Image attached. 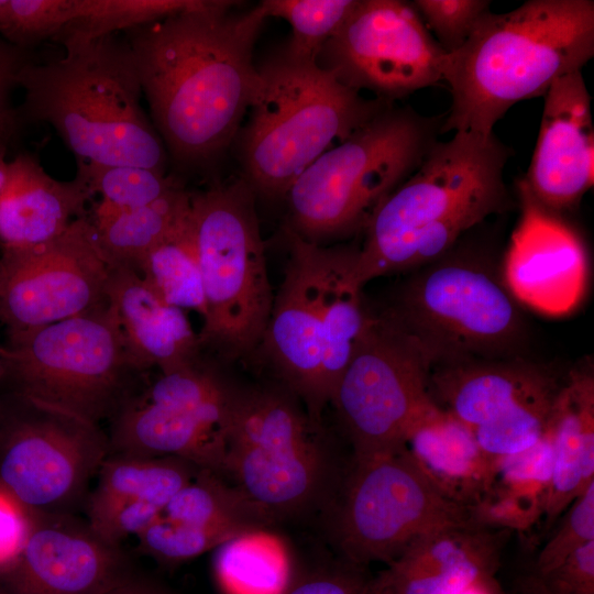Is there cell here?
Here are the masks:
<instances>
[{
  "label": "cell",
  "instance_id": "obj_1",
  "mask_svg": "<svg viewBox=\"0 0 594 594\" xmlns=\"http://www.w3.org/2000/svg\"><path fill=\"white\" fill-rule=\"evenodd\" d=\"M202 8L127 31L150 119L179 170L215 165L235 141L258 82L255 42L267 19L256 4Z\"/></svg>",
  "mask_w": 594,
  "mask_h": 594
},
{
  "label": "cell",
  "instance_id": "obj_2",
  "mask_svg": "<svg viewBox=\"0 0 594 594\" xmlns=\"http://www.w3.org/2000/svg\"><path fill=\"white\" fill-rule=\"evenodd\" d=\"M593 56L592 0H528L505 13L486 12L465 44L443 57L451 106L440 133L492 135L514 105L543 97Z\"/></svg>",
  "mask_w": 594,
  "mask_h": 594
},
{
  "label": "cell",
  "instance_id": "obj_3",
  "mask_svg": "<svg viewBox=\"0 0 594 594\" xmlns=\"http://www.w3.org/2000/svg\"><path fill=\"white\" fill-rule=\"evenodd\" d=\"M510 155L494 133L454 132L437 141L365 226L354 265L358 284L437 260L463 233L503 212Z\"/></svg>",
  "mask_w": 594,
  "mask_h": 594
},
{
  "label": "cell",
  "instance_id": "obj_4",
  "mask_svg": "<svg viewBox=\"0 0 594 594\" xmlns=\"http://www.w3.org/2000/svg\"><path fill=\"white\" fill-rule=\"evenodd\" d=\"M63 46L64 56L31 61L21 69L20 123L51 125L76 163L132 165L167 174L168 154L142 106L125 37L113 34Z\"/></svg>",
  "mask_w": 594,
  "mask_h": 594
},
{
  "label": "cell",
  "instance_id": "obj_5",
  "mask_svg": "<svg viewBox=\"0 0 594 594\" xmlns=\"http://www.w3.org/2000/svg\"><path fill=\"white\" fill-rule=\"evenodd\" d=\"M258 69V82L238 135L244 179L255 195L284 198L296 178L388 102L366 99L317 61L285 50Z\"/></svg>",
  "mask_w": 594,
  "mask_h": 594
},
{
  "label": "cell",
  "instance_id": "obj_6",
  "mask_svg": "<svg viewBox=\"0 0 594 594\" xmlns=\"http://www.w3.org/2000/svg\"><path fill=\"white\" fill-rule=\"evenodd\" d=\"M0 356L2 380L16 397L99 426L143 392L150 371L131 349L110 301L80 316L7 332Z\"/></svg>",
  "mask_w": 594,
  "mask_h": 594
},
{
  "label": "cell",
  "instance_id": "obj_7",
  "mask_svg": "<svg viewBox=\"0 0 594 594\" xmlns=\"http://www.w3.org/2000/svg\"><path fill=\"white\" fill-rule=\"evenodd\" d=\"M439 122L410 108L385 107L296 178L284 197L286 228L315 243L364 229L438 141Z\"/></svg>",
  "mask_w": 594,
  "mask_h": 594
},
{
  "label": "cell",
  "instance_id": "obj_8",
  "mask_svg": "<svg viewBox=\"0 0 594 594\" xmlns=\"http://www.w3.org/2000/svg\"><path fill=\"white\" fill-rule=\"evenodd\" d=\"M189 224L207 304L200 344L226 359L249 355L274 300L255 193L244 178L190 191Z\"/></svg>",
  "mask_w": 594,
  "mask_h": 594
},
{
  "label": "cell",
  "instance_id": "obj_9",
  "mask_svg": "<svg viewBox=\"0 0 594 594\" xmlns=\"http://www.w3.org/2000/svg\"><path fill=\"white\" fill-rule=\"evenodd\" d=\"M316 425L287 394L233 391L222 473L271 520L305 509L327 480Z\"/></svg>",
  "mask_w": 594,
  "mask_h": 594
},
{
  "label": "cell",
  "instance_id": "obj_10",
  "mask_svg": "<svg viewBox=\"0 0 594 594\" xmlns=\"http://www.w3.org/2000/svg\"><path fill=\"white\" fill-rule=\"evenodd\" d=\"M473 521L469 508L446 497L405 446L352 457L334 515V537L346 562L388 563L416 539Z\"/></svg>",
  "mask_w": 594,
  "mask_h": 594
},
{
  "label": "cell",
  "instance_id": "obj_11",
  "mask_svg": "<svg viewBox=\"0 0 594 594\" xmlns=\"http://www.w3.org/2000/svg\"><path fill=\"white\" fill-rule=\"evenodd\" d=\"M430 369L427 353L394 318L371 316L331 399L354 457L404 447L410 426L435 404Z\"/></svg>",
  "mask_w": 594,
  "mask_h": 594
},
{
  "label": "cell",
  "instance_id": "obj_12",
  "mask_svg": "<svg viewBox=\"0 0 594 594\" xmlns=\"http://www.w3.org/2000/svg\"><path fill=\"white\" fill-rule=\"evenodd\" d=\"M436 364L501 354L519 340L521 321L507 289L484 267L439 262L408 286L391 315Z\"/></svg>",
  "mask_w": 594,
  "mask_h": 594
},
{
  "label": "cell",
  "instance_id": "obj_13",
  "mask_svg": "<svg viewBox=\"0 0 594 594\" xmlns=\"http://www.w3.org/2000/svg\"><path fill=\"white\" fill-rule=\"evenodd\" d=\"M16 398L22 410L0 420V487L33 515H66L110 454L109 437L99 425Z\"/></svg>",
  "mask_w": 594,
  "mask_h": 594
},
{
  "label": "cell",
  "instance_id": "obj_14",
  "mask_svg": "<svg viewBox=\"0 0 594 594\" xmlns=\"http://www.w3.org/2000/svg\"><path fill=\"white\" fill-rule=\"evenodd\" d=\"M444 55L411 4L358 0L317 63L342 85L393 103L441 81Z\"/></svg>",
  "mask_w": 594,
  "mask_h": 594
},
{
  "label": "cell",
  "instance_id": "obj_15",
  "mask_svg": "<svg viewBox=\"0 0 594 594\" xmlns=\"http://www.w3.org/2000/svg\"><path fill=\"white\" fill-rule=\"evenodd\" d=\"M109 280L84 215L47 243L0 252V322L15 332L84 315L109 302Z\"/></svg>",
  "mask_w": 594,
  "mask_h": 594
},
{
  "label": "cell",
  "instance_id": "obj_16",
  "mask_svg": "<svg viewBox=\"0 0 594 594\" xmlns=\"http://www.w3.org/2000/svg\"><path fill=\"white\" fill-rule=\"evenodd\" d=\"M520 215L503 262L504 286L530 309L552 317L583 299L588 260L580 234L560 213L539 204L519 179Z\"/></svg>",
  "mask_w": 594,
  "mask_h": 594
},
{
  "label": "cell",
  "instance_id": "obj_17",
  "mask_svg": "<svg viewBox=\"0 0 594 594\" xmlns=\"http://www.w3.org/2000/svg\"><path fill=\"white\" fill-rule=\"evenodd\" d=\"M285 233L289 258L258 349L318 424L330 404L322 381L318 304L321 245L288 228Z\"/></svg>",
  "mask_w": 594,
  "mask_h": 594
},
{
  "label": "cell",
  "instance_id": "obj_18",
  "mask_svg": "<svg viewBox=\"0 0 594 594\" xmlns=\"http://www.w3.org/2000/svg\"><path fill=\"white\" fill-rule=\"evenodd\" d=\"M119 547L66 515H34L16 558L0 571V594H100L124 576Z\"/></svg>",
  "mask_w": 594,
  "mask_h": 594
},
{
  "label": "cell",
  "instance_id": "obj_19",
  "mask_svg": "<svg viewBox=\"0 0 594 594\" xmlns=\"http://www.w3.org/2000/svg\"><path fill=\"white\" fill-rule=\"evenodd\" d=\"M543 97L538 139L522 179L539 204L561 213L593 187L591 96L579 70L557 79Z\"/></svg>",
  "mask_w": 594,
  "mask_h": 594
},
{
  "label": "cell",
  "instance_id": "obj_20",
  "mask_svg": "<svg viewBox=\"0 0 594 594\" xmlns=\"http://www.w3.org/2000/svg\"><path fill=\"white\" fill-rule=\"evenodd\" d=\"M510 532L474 521L429 532L371 579V593L462 594L473 586L495 584Z\"/></svg>",
  "mask_w": 594,
  "mask_h": 594
},
{
  "label": "cell",
  "instance_id": "obj_21",
  "mask_svg": "<svg viewBox=\"0 0 594 594\" xmlns=\"http://www.w3.org/2000/svg\"><path fill=\"white\" fill-rule=\"evenodd\" d=\"M560 385L544 367L521 361L443 363L429 373L432 400L471 429L551 399Z\"/></svg>",
  "mask_w": 594,
  "mask_h": 594
},
{
  "label": "cell",
  "instance_id": "obj_22",
  "mask_svg": "<svg viewBox=\"0 0 594 594\" xmlns=\"http://www.w3.org/2000/svg\"><path fill=\"white\" fill-rule=\"evenodd\" d=\"M94 197L77 175L62 180L46 172L30 153L9 161L0 195V250L35 248L59 237Z\"/></svg>",
  "mask_w": 594,
  "mask_h": 594
},
{
  "label": "cell",
  "instance_id": "obj_23",
  "mask_svg": "<svg viewBox=\"0 0 594 594\" xmlns=\"http://www.w3.org/2000/svg\"><path fill=\"white\" fill-rule=\"evenodd\" d=\"M108 297L131 349L151 371L168 373L202 353L186 311L166 304L131 268H110Z\"/></svg>",
  "mask_w": 594,
  "mask_h": 594
},
{
  "label": "cell",
  "instance_id": "obj_24",
  "mask_svg": "<svg viewBox=\"0 0 594 594\" xmlns=\"http://www.w3.org/2000/svg\"><path fill=\"white\" fill-rule=\"evenodd\" d=\"M405 448L450 501L470 509L486 491L494 458L473 430L436 403L410 426Z\"/></svg>",
  "mask_w": 594,
  "mask_h": 594
},
{
  "label": "cell",
  "instance_id": "obj_25",
  "mask_svg": "<svg viewBox=\"0 0 594 594\" xmlns=\"http://www.w3.org/2000/svg\"><path fill=\"white\" fill-rule=\"evenodd\" d=\"M547 430L552 442V477L544 513L551 524L594 482V376L586 366L561 382Z\"/></svg>",
  "mask_w": 594,
  "mask_h": 594
},
{
  "label": "cell",
  "instance_id": "obj_26",
  "mask_svg": "<svg viewBox=\"0 0 594 594\" xmlns=\"http://www.w3.org/2000/svg\"><path fill=\"white\" fill-rule=\"evenodd\" d=\"M110 424V452L178 458L223 472L226 433L186 411L138 396Z\"/></svg>",
  "mask_w": 594,
  "mask_h": 594
},
{
  "label": "cell",
  "instance_id": "obj_27",
  "mask_svg": "<svg viewBox=\"0 0 594 594\" xmlns=\"http://www.w3.org/2000/svg\"><path fill=\"white\" fill-rule=\"evenodd\" d=\"M358 250L320 248L318 304L322 381L330 404L371 319L354 275Z\"/></svg>",
  "mask_w": 594,
  "mask_h": 594
},
{
  "label": "cell",
  "instance_id": "obj_28",
  "mask_svg": "<svg viewBox=\"0 0 594 594\" xmlns=\"http://www.w3.org/2000/svg\"><path fill=\"white\" fill-rule=\"evenodd\" d=\"M552 460L548 430L531 448L494 459L486 491L471 508L472 520L510 531L532 527L546 513Z\"/></svg>",
  "mask_w": 594,
  "mask_h": 594
},
{
  "label": "cell",
  "instance_id": "obj_29",
  "mask_svg": "<svg viewBox=\"0 0 594 594\" xmlns=\"http://www.w3.org/2000/svg\"><path fill=\"white\" fill-rule=\"evenodd\" d=\"M190 190L180 185L160 199L117 210L97 202L89 217L98 248L110 268L138 272L142 258L189 217Z\"/></svg>",
  "mask_w": 594,
  "mask_h": 594
},
{
  "label": "cell",
  "instance_id": "obj_30",
  "mask_svg": "<svg viewBox=\"0 0 594 594\" xmlns=\"http://www.w3.org/2000/svg\"><path fill=\"white\" fill-rule=\"evenodd\" d=\"M202 469L172 457L113 453L106 458L88 499H134L163 509Z\"/></svg>",
  "mask_w": 594,
  "mask_h": 594
},
{
  "label": "cell",
  "instance_id": "obj_31",
  "mask_svg": "<svg viewBox=\"0 0 594 594\" xmlns=\"http://www.w3.org/2000/svg\"><path fill=\"white\" fill-rule=\"evenodd\" d=\"M166 518L200 527L231 528L240 532L264 529L272 520L218 474L199 470L164 507Z\"/></svg>",
  "mask_w": 594,
  "mask_h": 594
},
{
  "label": "cell",
  "instance_id": "obj_32",
  "mask_svg": "<svg viewBox=\"0 0 594 594\" xmlns=\"http://www.w3.org/2000/svg\"><path fill=\"white\" fill-rule=\"evenodd\" d=\"M233 389L206 361L202 350L195 362L160 373L139 396L155 405L186 411L226 433Z\"/></svg>",
  "mask_w": 594,
  "mask_h": 594
},
{
  "label": "cell",
  "instance_id": "obj_33",
  "mask_svg": "<svg viewBox=\"0 0 594 594\" xmlns=\"http://www.w3.org/2000/svg\"><path fill=\"white\" fill-rule=\"evenodd\" d=\"M216 571L231 594H282L288 559L279 539L264 529L248 531L217 548Z\"/></svg>",
  "mask_w": 594,
  "mask_h": 594
},
{
  "label": "cell",
  "instance_id": "obj_34",
  "mask_svg": "<svg viewBox=\"0 0 594 594\" xmlns=\"http://www.w3.org/2000/svg\"><path fill=\"white\" fill-rule=\"evenodd\" d=\"M138 273L166 304L205 319L207 304L189 217L142 258Z\"/></svg>",
  "mask_w": 594,
  "mask_h": 594
},
{
  "label": "cell",
  "instance_id": "obj_35",
  "mask_svg": "<svg viewBox=\"0 0 594 594\" xmlns=\"http://www.w3.org/2000/svg\"><path fill=\"white\" fill-rule=\"evenodd\" d=\"M208 0H78L77 16L56 37L62 45L92 41L196 10Z\"/></svg>",
  "mask_w": 594,
  "mask_h": 594
},
{
  "label": "cell",
  "instance_id": "obj_36",
  "mask_svg": "<svg viewBox=\"0 0 594 594\" xmlns=\"http://www.w3.org/2000/svg\"><path fill=\"white\" fill-rule=\"evenodd\" d=\"M76 175L100 197L99 204L117 210L148 205L183 185L176 175L132 165L76 163Z\"/></svg>",
  "mask_w": 594,
  "mask_h": 594
},
{
  "label": "cell",
  "instance_id": "obj_37",
  "mask_svg": "<svg viewBox=\"0 0 594 594\" xmlns=\"http://www.w3.org/2000/svg\"><path fill=\"white\" fill-rule=\"evenodd\" d=\"M358 0H263L266 18H280L292 26L285 51L293 56L314 59L348 18Z\"/></svg>",
  "mask_w": 594,
  "mask_h": 594
},
{
  "label": "cell",
  "instance_id": "obj_38",
  "mask_svg": "<svg viewBox=\"0 0 594 594\" xmlns=\"http://www.w3.org/2000/svg\"><path fill=\"white\" fill-rule=\"evenodd\" d=\"M78 0H3L0 37L23 51L55 37L77 16Z\"/></svg>",
  "mask_w": 594,
  "mask_h": 594
},
{
  "label": "cell",
  "instance_id": "obj_39",
  "mask_svg": "<svg viewBox=\"0 0 594 594\" xmlns=\"http://www.w3.org/2000/svg\"><path fill=\"white\" fill-rule=\"evenodd\" d=\"M241 534L235 529L200 527L163 515L136 538L140 548L164 562H182L200 556Z\"/></svg>",
  "mask_w": 594,
  "mask_h": 594
},
{
  "label": "cell",
  "instance_id": "obj_40",
  "mask_svg": "<svg viewBox=\"0 0 594 594\" xmlns=\"http://www.w3.org/2000/svg\"><path fill=\"white\" fill-rule=\"evenodd\" d=\"M446 54L462 47L479 20L490 11L488 0H415L410 3Z\"/></svg>",
  "mask_w": 594,
  "mask_h": 594
},
{
  "label": "cell",
  "instance_id": "obj_41",
  "mask_svg": "<svg viewBox=\"0 0 594 594\" xmlns=\"http://www.w3.org/2000/svg\"><path fill=\"white\" fill-rule=\"evenodd\" d=\"M591 541H594V482L566 508L561 525L539 551L532 574H546Z\"/></svg>",
  "mask_w": 594,
  "mask_h": 594
},
{
  "label": "cell",
  "instance_id": "obj_42",
  "mask_svg": "<svg viewBox=\"0 0 594 594\" xmlns=\"http://www.w3.org/2000/svg\"><path fill=\"white\" fill-rule=\"evenodd\" d=\"M162 516L158 507L134 499H87V526L105 542L119 547Z\"/></svg>",
  "mask_w": 594,
  "mask_h": 594
},
{
  "label": "cell",
  "instance_id": "obj_43",
  "mask_svg": "<svg viewBox=\"0 0 594 594\" xmlns=\"http://www.w3.org/2000/svg\"><path fill=\"white\" fill-rule=\"evenodd\" d=\"M531 575L547 594H594V541L542 575Z\"/></svg>",
  "mask_w": 594,
  "mask_h": 594
},
{
  "label": "cell",
  "instance_id": "obj_44",
  "mask_svg": "<svg viewBox=\"0 0 594 594\" xmlns=\"http://www.w3.org/2000/svg\"><path fill=\"white\" fill-rule=\"evenodd\" d=\"M28 51L20 50L0 37V138L9 141L20 124L11 95L18 87L21 69L31 62Z\"/></svg>",
  "mask_w": 594,
  "mask_h": 594
},
{
  "label": "cell",
  "instance_id": "obj_45",
  "mask_svg": "<svg viewBox=\"0 0 594 594\" xmlns=\"http://www.w3.org/2000/svg\"><path fill=\"white\" fill-rule=\"evenodd\" d=\"M34 521V515L0 487V571L19 554Z\"/></svg>",
  "mask_w": 594,
  "mask_h": 594
},
{
  "label": "cell",
  "instance_id": "obj_46",
  "mask_svg": "<svg viewBox=\"0 0 594 594\" xmlns=\"http://www.w3.org/2000/svg\"><path fill=\"white\" fill-rule=\"evenodd\" d=\"M346 566L306 580L282 594H372L371 579L361 566Z\"/></svg>",
  "mask_w": 594,
  "mask_h": 594
},
{
  "label": "cell",
  "instance_id": "obj_47",
  "mask_svg": "<svg viewBox=\"0 0 594 594\" xmlns=\"http://www.w3.org/2000/svg\"><path fill=\"white\" fill-rule=\"evenodd\" d=\"M100 594H167L163 590L147 584L143 581H136L129 575L107 588Z\"/></svg>",
  "mask_w": 594,
  "mask_h": 594
},
{
  "label": "cell",
  "instance_id": "obj_48",
  "mask_svg": "<svg viewBox=\"0 0 594 594\" xmlns=\"http://www.w3.org/2000/svg\"><path fill=\"white\" fill-rule=\"evenodd\" d=\"M8 141L0 138V195L7 182L9 160H7Z\"/></svg>",
  "mask_w": 594,
  "mask_h": 594
},
{
  "label": "cell",
  "instance_id": "obj_49",
  "mask_svg": "<svg viewBox=\"0 0 594 594\" xmlns=\"http://www.w3.org/2000/svg\"><path fill=\"white\" fill-rule=\"evenodd\" d=\"M520 594H547L541 584L530 574L521 583Z\"/></svg>",
  "mask_w": 594,
  "mask_h": 594
},
{
  "label": "cell",
  "instance_id": "obj_50",
  "mask_svg": "<svg viewBox=\"0 0 594 594\" xmlns=\"http://www.w3.org/2000/svg\"><path fill=\"white\" fill-rule=\"evenodd\" d=\"M462 594H501L497 584L477 585L469 588Z\"/></svg>",
  "mask_w": 594,
  "mask_h": 594
},
{
  "label": "cell",
  "instance_id": "obj_51",
  "mask_svg": "<svg viewBox=\"0 0 594 594\" xmlns=\"http://www.w3.org/2000/svg\"><path fill=\"white\" fill-rule=\"evenodd\" d=\"M1 381H2V369H1V356H0V383H1ZM0 406H1V404H0Z\"/></svg>",
  "mask_w": 594,
  "mask_h": 594
},
{
  "label": "cell",
  "instance_id": "obj_52",
  "mask_svg": "<svg viewBox=\"0 0 594 594\" xmlns=\"http://www.w3.org/2000/svg\"><path fill=\"white\" fill-rule=\"evenodd\" d=\"M3 0H0V6L2 4Z\"/></svg>",
  "mask_w": 594,
  "mask_h": 594
}]
</instances>
